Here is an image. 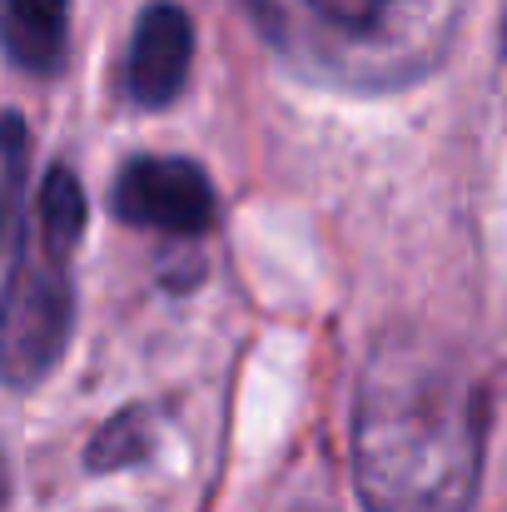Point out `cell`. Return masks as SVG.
<instances>
[{
  "label": "cell",
  "instance_id": "5b68a950",
  "mask_svg": "<svg viewBox=\"0 0 507 512\" xmlns=\"http://www.w3.org/2000/svg\"><path fill=\"white\" fill-rule=\"evenodd\" d=\"M189 55H194V25L179 5H150L135 25L130 45V95L150 110H165L189 80Z\"/></svg>",
  "mask_w": 507,
  "mask_h": 512
},
{
  "label": "cell",
  "instance_id": "8992f818",
  "mask_svg": "<svg viewBox=\"0 0 507 512\" xmlns=\"http://www.w3.org/2000/svg\"><path fill=\"white\" fill-rule=\"evenodd\" d=\"M0 45L30 75H55L70 45V0H0Z\"/></svg>",
  "mask_w": 507,
  "mask_h": 512
},
{
  "label": "cell",
  "instance_id": "52a82bcc",
  "mask_svg": "<svg viewBox=\"0 0 507 512\" xmlns=\"http://www.w3.org/2000/svg\"><path fill=\"white\" fill-rule=\"evenodd\" d=\"M35 219H40V224H35V244H40L50 259H70V249H75L80 234H85V189H80V179L65 170V165H55V170L45 174Z\"/></svg>",
  "mask_w": 507,
  "mask_h": 512
},
{
  "label": "cell",
  "instance_id": "ba28073f",
  "mask_svg": "<svg viewBox=\"0 0 507 512\" xmlns=\"http://www.w3.org/2000/svg\"><path fill=\"white\" fill-rule=\"evenodd\" d=\"M0 498H5V463H0Z\"/></svg>",
  "mask_w": 507,
  "mask_h": 512
},
{
  "label": "cell",
  "instance_id": "3957f363",
  "mask_svg": "<svg viewBox=\"0 0 507 512\" xmlns=\"http://www.w3.org/2000/svg\"><path fill=\"white\" fill-rule=\"evenodd\" d=\"M75 324L65 259H50L30 239L20 244L15 274L0 294V378L10 388H35L60 363Z\"/></svg>",
  "mask_w": 507,
  "mask_h": 512
},
{
  "label": "cell",
  "instance_id": "277c9868",
  "mask_svg": "<svg viewBox=\"0 0 507 512\" xmlns=\"http://www.w3.org/2000/svg\"><path fill=\"white\" fill-rule=\"evenodd\" d=\"M115 214L135 229L160 234H204L214 224L209 174L189 160H135L115 184Z\"/></svg>",
  "mask_w": 507,
  "mask_h": 512
},
{
  "label": "cell",
  "instance_id": "6da1fadb",
  "mask_svg": "<svg viewBox=\"0 0 507 512\" xmlns=\"http://www.w3.org/2000/svg\"><path fill=\"white\" fill-rule=\"evenodd\" d=\"M488 383L433 339H383L353 408V478L368 512H473Z\"/></svg>",
  "mask_w": 507,
  "mask_h": 512
},
{
  "label": "cell",
  "instance_id": "7a4b0ae2",
  "mask_svg": "<svg viewBox=\"0 0 507 512\" xmlns=\"http://www.w3.org/2000/svg\"><path fill=\"white\" fill-rule=\"evenodd\" d=\"M458 0H259V30L338 90H398L433 70Z\"/></svg>",
  "mask_w": 507,
  "mask_h": 512
}]
</instances>
